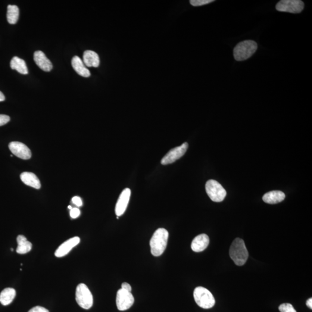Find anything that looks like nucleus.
<instances>
[{"label":"nucleus","mask_w":312,"mask_h":312,"mask_svg":"<svg viewBox=\"0 0 312 312\" xmlns=\"http://www.w3.org/2000/svg\"><path fill=\"white\" fill-rule=\"evenodd\" d=\"M168 237L169 233L163 228L156 231L150 241L151 254L154 256L158 257L163 254L167 248Z\"/></svg>","instance_id":"f257e3e1"},{"label":"nucleus","mask_w":312,"mask_h":312,"mask_svg":"<svg viewBox=\"0 0 312 312\" xmlns=\"http://www.w3.org/2000/svg\"><path fill=\"white\" fill-rule=\"evenodd\" d=\"M230 256L238 266H242L246 263L249 257V253L243 240L240 238L234 240L230 247Z\"/></svg>","instance_id":"f03ea898"},{"label":"nucleus","mask_w":312,"mask_h":312,"mask_svg":"<svg viewBox=\"0 0 312 312\" xmlns=\"http://www.w3.org/2000/svg\"><path fill=\"white\" fill-rule=\"evenodd\" d=\"M257 43L253 40L239 42L234 49V57L236 61H244L252 57L256 52Z\"/></svg>","instance_id":"7ed1b4c3"},{"label":"nucleus","mask_w":312,"mask_h":312,"mask_svg":"<svg viewBox=\"0 0 312 312\" xmlns=\"http://www.w3.org/2000/svg\"><path fill=\"white\" fill-rule=\"evenodd\" d=\"M195 300L199 307L203 309L212 308L215 304V299L212 293L203 287H197L194 291Z\"/></svg>","instance_id":"20e7f679"},{"label":"nucleus","mask_w":312,"mask_h":312,"mask_svg":"<svg viewBox=\"0 0 312 312\" xmlns=\"http://www.w3.org/2000/svg\"><path fill=\"white\" fill-rule=\"evenodd\" d=\"M76 301L81 308L89 310L93 305V297L91 292L85 284L80 283L77 286L76 293Z\"/></svg>","instance_id":"39448f33"},{"label":"nucleus","mask_w":312,"mask_h":312,"mask_svg":"<svg viewBox=\"0 0 312 312\" xmlns=\"http://www.w3.org/2000/svg\"><path fill=\"white\" fill-rule=\"evenodd\" d=\"M206 192L212 201L222 202L227 195L226 190L216 180H208L205 185Z\"/></svg>","instance_id":"423d86ee"},{"label":"nucleus","mask_w":312,"mask_h":312,"mask_svg":"<svg viewBox=\"0 0 312 312\" xmlns=\"http://www.w3.org/2000/svg\"><path fill=\"white\" fill-rule=\"evenodd\" d=\"M304 8V3L300 0H282L276 5L277 11L292 14L301 13Z\"/></svg>","instance_id":"0eeeda50"},{"label":"nucleus","mask_w":312,"mask_h":312,"mask_svg":"<svg viewBox=\"0 0 312 312\" xmlns=\"http://www.w3.org/2000/svg\"><path fill=\"white\" fill-rule=\"evenodd\" d=\"M116 302L118 310L126 311L133 305L134 303V296L132 292L120 289L117 292Z\"/></svg>","instance_id":"6e6552de"},{"label":"nucleus","mask_w":312,"mask_h":312,"mask_svg":"<svg viewBox=\"0 0 312 312\" xmlns=\"http://www.w3.org/2000/svg\"><path fill=\"white\" fill-rule=\"evenodd\" d=\"M189 145L187 142L183 143L182 145L177 146L170 150L167 155L162 158L161 163L162 165H167L172 164L178 160L180 158L186 154Z\"/></svg>","instance_id":"1a4fd4ad"},{"label":"nucleus","mask_w":312,"mask_h":312,"mask_svg":"<svg viewBox=\"0 0 312 312\" xmlns=\"http://www.w3.org/2000/svg\"><path fill=\"white\" fill-rule=\"evenodd\" d=\"M9 148L12 154L23 160H29L31 157L30 149L23 143L11 142L9 144Z\"/></svg>","instance_id":"9d476101"},{"label":"nucleus","mask_w":312,"mask_h":312,"mask_svg":"<svg viewBox=\"0 0 312 312\" xmlns=\"http://www.w3.org/2000/svg\"><path fill=\"white\" fill-rule=\"evenodd\" d=\"M80 241L79 237L75 236L68 239L67 241L62 243V244L56 250L55 255L56 257L60 258L67 255L72 249L79 244Z\"/></svg>","instance_id":"9b49d317"},{"label":"nucleus","mask_w":312,"mask_h":312,"mask_svg":"<svg viewBox=\"0 0 312 312\" xmlns=\"http://www.w3.org/2000/svg\"><path fill=\"white\" fill-rule=\"evenodd\" d=\"M131 196V190L129 188L125 189L121 192L115 207V213L119 217L124 214L127 208Z\"/></svg>","instance_id":"f8f14e48"},{"label":"nucleus","mask_w":312,"mask_h":312,"mask_svg":"<svg viewBox=\"0 0 312 312\" xmlns=\"http://www.w3.org/2000/svg\"><path fill=\"white\" fill-rule=\"evenodd\" d=\"M34 60L40 69L45 72H49L52 70V62L47 58L44 53L37 51L34 54Z\"/></svg>","instance_id":"ddd939ff"},{"label":"nucleus","mask_w":312,"mask_h":312,"mask_svg":"<svg viewBox=\"0 0 312 312\" xmlns=\"http://www.w3.org/2000/svg\"><path fill=\"white\" fill-rule=\"evenodd\" d=\"M210 243V238L207 234H202L197 235L193 240L191 248L193 251L201 252L207 248Z\"/></svg>","instance_id":"4468645a"},{"label":"nucleus","mask_w":312,"mask_h":312,"mask_svg":"<svg viewBox=\"0 0 312 312\" xmlns=\"http://www.w3.org/2000/svg\"><path fill=\"white\" fill-rule=\"evenodd\" d=\"M71 64L74 70L81 77L88 78L91 76L90 71L87 69L83 61L78 56H74L72 59Z\"/></svg>","instance_id":"2eb2a0df"},{"label":"nucleus","mask_w":312,"mask_h":312,"mask_svg":"<svg viewBox=\"0 0 312 312\" xmlns=\"http://www.w3.org/2000/svg\"><path fill=\"white\" fill-rule=\"evenodd\" d=\"M83 58L84 64L87 67H98L100 63L98 54L90 50L84 52Z\"/></svg>","instance_id":"dca6fc26"},{"label":"nucleus","mask_w":312,"mask_h":312,"mask_svg":"<svg viewBox=\"0 0 312 312\" xmlns=\"http://www.w3.org/2000/svg\"><path fill=\"white\" fill-rule=\"evenodd\" d=\"M21 180L25 185L32 187L36 189L40 188V183L38 177L35 174L29 172H24L20 175Z\"/></svg>","instance_id":"f3484780"},{"label":"nucleus","mask_w":312,"mask_h":312,"mask_svg":"<svg viewBox=\"0 0 312 312\" xmlns=\"http://www.w3.org/2000/svg\"><path fill=\"white\" fill-rule=\"evenodd\" d=\"M285 193L276 190V191L267 193L264 195L263 200L267 204H276L282 202L285 199Z\"/></svg>","instance_id":"a211bd4d"},{"label":"nucleus","mask_w":312,"mask_h":312,"mask_svg":"<svg viewBox=\"0 0 312 312\" xmlns=\"http://www.w3.org/2000/svg\"><path fill=\"white\" fill-rule=\"evenodd\" d=\"M15 290L13 288H6L0 293V303L2 305L7 306L12 303L15 298Z\"/></svg>","instance_id":"6ab92c4d"},{"label":"nucleus","mask_w":312,"mask_h":312,"mask_svg":"<svg viewBox=\"0 0 312 312\" xmlns=\"http://www.w3.org/2000/svg\"><path fill=\"white\" fill-rule=\"evenodd\" d=\"M18 247L17 252L18 254H26L31 251L32 249V244L28 241L26 237L22 235H20L17 237Z\"/></svg>","instance_id":"aec40b11"},{"label":"nucleus","mask_w":312,"mask_h":312,"mask_svg":"<svg viewBox=\"0 0 312 312\" xmlns=\"http://www.w3.org/2000/svg\"><path fill=\"white\" fill-rule=\"evenodd\" d=\"M10 65L12 70H17L18 73L21 74L26 75L29 73L26 62L20 58L14 57L12 58Z\"/></svg>","instance_id":"412c9836"},{"label":"nucleus","mask_w":312,"mask_h":312,"mask_svg":"<svg viewBox=\"0 0 312 312\" xmlns=\"http://www.w3.org/2000/svg\"><path fill=\"white\" fill-rule=\"evenodd\" d=\"M7 17L9 24H15L17 23L20 17V9L17 5L8 6Z\"/></svg>","instance_id":"4be33fe9"},{"label":"nucleus","mask_w":312,"mask_h":312,"mask_svg":"<svg viewBox=\"0 0 312 312\" xmlns=\"http://www.w3.org/2000/svg\"><path fill=\"white\" fill-rule=\"evenodd\" d=\"M279 310L281 312H296L293 306L288 303L280 305L279 307Z\"/></svg>","instance_id":"5701e85b"},{"label":"nucleus","mask_w":312,"mask_h":312,"mask_svg":"<svg viewBox=\"0 0 312 312\" xmlns=\"http://www.w3.org/2000/svg\"><path fill=\"white\" fill-rule=\"evenodd\" d=\"M214 1V0H191L190 2L194 7H199V6L210 4Z\"/></svg>","instance_id":"b1692460"},{"label":"nucleus","mask_w":312,"mask_h":312,"mask_svg":"<svg viewBox=\"0 0 312 312\" xmlns=\"http://www.w3.org/2000/svg\"><path fill=\"white\" fill-rule=\"evenodd\" d=\"M10 121V117L5 115H0V126L8 123Z\"/></svg>","instance_id":"393cba45"},{"label":"nucleus","mask_w":312,"mask_h":312,"mask_svg":"<svg viewBox=\"0 0 312 312\" xmlns=\"http://www.w3.org/2000/svg\"><path fill=\"white\" fill-rule=\"evenodd\" d=\"M80 214V211L78 208H74L70 211V216L73 218H77Z\"/></svg>","instance_id":"a878e982"},{"label":"nucleus","mask_w":312,"mask_h":312,"mask_svg":"<svg viewBox=\"0 0 312 312\" xmlns=\"http://www.w3.org/2000/svg\"><path fill=\"white\" fill-rule=\"evenodd\" d=\"M72 202L78 207H82L83 205L82 199H81L79 196H74L73 199H72Z\"/></svg>","instance_id":"bb28decb"},{"label":"nucleus","mask_w":312,"mask_h":312,"mask_svg":"<svg viewBox=\"0 0 312 312\" xmlns=\"http://www.w3.org/2000/svg\"><path fill=\"white\" fill-rule=\"evenodd\" d=\"M28 312H49V311L45 308L37 306V307L31 309Z\"/></svg>","instance_id":"cd10ccee"},{"label":"nucleus","mask_w":312,"mask_h":312,"mask_svg":"<svg viewBox=\"0 0 312 312\" xmlns=\"http://www.w3.org/2000/svg\"><path fill=\"white\" fill-rule=\"evenodd\" d=\"M124 290H126L127 292H132V287H131L130 284L127 283L126 282H124L121 285V288Z\"/></svg>","instance_id":"c85d7f7f"},{"label":"nucleus","mask_w":312,"mask_h":312,"mask_svg":"<svg viewBox=\"0 0 312 312\" xmlns=\"http://www.w3.org/2000/svg\"><path fill=\"white\" fill-rule=\"evenodd\" d=\"M307 305L308 306V307L310 308L312 310V298L308 299V301H307Z\"/></svg>","instance_id":"c756f323"},{"label":"nucleus","mask_w":312,"mask_h":312,"mask_svg":"<svg viewBox=\"0 0 312 312\" xmlns=\"http://www.w3.org/2000/svg\"><path fill=\"white\" fill-rule=\"evenodd\" d=\"M5 98L3 93L1 92H0V102L4 101L5 100Z\"/></svg>","instance_id":"7c9ffc66"},{"label":"nucleus","mask_w":312,"mask_h":312,"mask_svg":"<svg viewBox=\"0 0 312 312\" xmlns=\"http://www.w3.org/2000/svg\"><path fill=\"white\" fill-rule=\"evenodd\" d=\"M68 209H70V210H72V209H73V208H72L71 206H70H70H68Z\"/></svg>","instance_id":"2f4dec72"}]
</instances>
